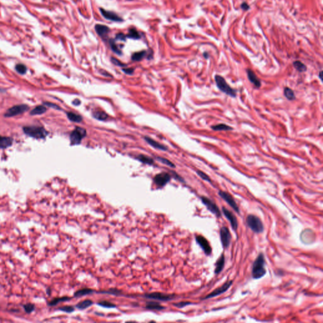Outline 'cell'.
Instances as JSON below:
<instances>
[{
  "instance_id": "6da1fadb",
  "label": "cell",
  "mask_w": 323,
  "mask_h": 323,
  "mask_svg": "<svg viewBox=\"0 0 323 323\" xmlns=\"http://www.w3.org/2000/svg\"><path fill=\"white\" fill-rule=\"evenodd\" d=\"M265 263L264 254L263 253H259L254 261L252 267V277L254 279H259L266 275Z\"/></svg>"
},
{
  "instance_id": "7a4b0ae2",
  "label": "cell",
  "mask_w": 323,
  "mask_h": 323,
  "mask_svg": "<svg viewBox=\"0 0 323 323\" xmlns=\"http://www.w3.org/2000/svg\"><path fill=\"white\" fill-rule=\"evenodd\" d=\"M215 81L220 91L231 97H236L237 91L227 83L225 79L223 76L216 75L215 76Z\"/></svg>"
},
{
  "instance_id": "3957f363",
  "label": "cell",
  "mask_w": 323,
  "mask_h": 323,
  "mask_svg": "<svg viewBox=\"0 0 323 323\" xmlns=\"http://www.w3.org/2000/svg\"><path fill=\"white\" fill-rule=\"evenodd\" d=\"M246 223L247 226L256 234H260L264 231V225L261 220L254 215H248Z\"/></svg>"
},
{
  "instance_id": "277c9868",
  "label": "cell",
  "mask_w": 323,
  "mask_h": 323,
  "mask_svg": "<svg viewBox=\"0 0 323 323\" xmlns=\"http://www.w3.org/2000/svg\"><path fill=\"white\" fill-rule=\"evenodd\" d=\"M23 130L27 135L36 139H43L48 135V132L41 127L26 126Z\"/></svg>"
},
{
  "instance_id": "5b68a950",
  "label": "cell",
  "mask_w": 323,
  "mask_h": 323,
  "mask_svg": "<svg viewBox=\"0 0 323 323\" xmlns=\"http://www.w3.org/2000/svg\"><path fill=\"white\" fill-rule=\"evenodd\" d=\"M29 109V107L27 105H25V104L17 105L9 109L5 113L4 115L6 118L13 117V116L22 114L23 112L27 111Z\"/></svg>"
},
{
  "instance_id": "8992f818",
  "label": "cell",
  "mask_w": 323,
  "mask_h": 323,
  "mask_svg": "<svg viewBox=\"0 0 323 323\" xmlns=\"http://www.w3.org/2000/svg\"><path fill=\"white\" fill-rule=\"evenodd\" d=\"M86 130L84 128L77 127L72 131L70 135V140L71 144L78 145L82 141V140L86 136Z\"/></svg>"
},
{
  "instance_id": "52a82bcc",
  "label": "cell",
  "mask_w": 323,
  "mask_h": 323,
  "mask_svg": "<svg viewBox=\"0 0 323 323\" xmlns=\"http://www.w3.org/2000/svg\"><path fill=\"white\" fill-rule=\"evenodd\" d=\"M201 200L202 203L206 206L207 208L210 212L213 213L214 215H216L217 217H221V212L220 209L218 208V206L215 204L211 200L207 198L206 196H201Z\"/></svg>"
},
{
  "instance_id": "ba28073f",
  "label": "cell",
  "mask_w": 323,
  "mask_h": 323,
  "mask_svg": "<svg viewBox=\"0 0 323 323\" xmlns=\"http://www.w3.org/2000/svg\"><path fill=\"white\" fill-rule=\"evenodd\" d=\"M144 297L147 299H154L161 301H169L174 299L175 295L174 294H164L160 292H154L151 293H146Z\"/></svg>"
},
{
  "instance_id": "9c48e42d",
  "label": "cell",
  "mask_w": 323,
  "mask_h": 323,
  "mask_svg": "<svg viewBox=\"0 0 323 323\" xmlns=\"http://www.w3.org/2000/svg\"><path fill=\"white\" fill-rule=\"evenodd\" d=\"M220 237L223 248H228L231 242V234L229 229L226 227H222L220 230Z\"/></svg>"
},
{
  "instance_id": "30bf717a",
  "label": "cell",
  "mask_w": 323,
  "mask_h": 323,
  "mask_svg": "<svg viewBox=\"0 0 323 323\" xmlns=\"http://www.w3.org/2000/svg\"><path fill=\"white\" fill-rule=\"evenodd\" d=\"M232 283H233V282L232 280L226 282L222 286L219 287V288L215 289L212 292H211L210 294L205 296V297L203 299V300H206V299L213 298L215 297H217V296H218V295H221L222 293H223L224 292H225L230 288V286L232 285Z\"/></svg>"
},
{
  "instance_id": "8fae6325",
  "label": "cell",
  "mask_w": 323,
  "mask_h": 323,
  "mask_svg": "<svg viewBox=\"0 0 323 323\" xmlns=\"http://www.w3.org/2000/svg\"><path fill=\"white\" fill-rule=\"evenodd\" d=\"M218 194L223 200H225L226 203L229 204V205L230 206L231 208H232L235 211L239 213V208L238 207V205L237 204L235 200L234 199V198H233L232 196H231L229 193L225 192V191H220L218 192Z\"/></svg>"
},
{
  "instance_id": "7c38bea8",
  "label": "cell",
  "mask_w": 323,
  "mask_h": 323,
  "mask_svg": "<svg viewBox=\"0 0 323 323\" xmlns=\"http://www.w3.org/2000/svg\"><path fill=\"white\" fill-rule=\"evenodd\" d=\"M196 240L198 244L201 247V249L203 250L204 253L206 255H210L212 251V249L210 246V244H209L208 241L206 240L203 236L198 235L196 236Z\"/></svg>"
},
{
  "instance_id": "4fadbf2b",
  "label": "cell",
  "mask_w": 323,
  "mask_h": 323,
  "mask_svg": "<svg viewBox=\"0 0 323 323\" xmlns=\"http://www.w3.org/2000/svg\"><path fill=\"white\" fill-rule=\"evenodd\" d=\"M222 211H223V215H225V217L230 222V225L233 230H234V231H236L238 228V223H237V220L235 215H234V213H232L230 211H229L227 208L225 207L222 208Z\"/></svg>"
},
{
  "instance_id": "5bb4252c",
  "label": "cell",
  "mask_w": 323,
  "mask_h": 323,
  "mask_svg": "<svg viewBox=\"0 0 323 323\" xmlns=\"http://www.w3.org/2000/svg\"><path fill=\"white\" fill-rule=\"evenodd\" d=\"M170 174L166 172H162L156 175L154 177L155 183L159 187H163L167 184L170 180Z\"/></svg>"
},
{
  "instance_id": "9a60e30c",
  "label": "cell",
  "mask_w": 323,
  "mask_h": 323,
  "mask_svg": "<svg viewBox=\"0 0 323 323\" xmlns=\"http://www.w3.org/2000/svg\"><path fill=\"white\" fill-rule=\"evenodd\" d=\"M100 12L102 15L107 20L115 22H122L124 21L121 17H120L119 16H118L117 14L113 12L107 11L105 10V9H103V8H100Z\"/></svg>"
},
{
  "instance_id": "2e32d148",
  "label": "cell",
  "mask_w": 323,
  "mask_h": 323,
  "mask_svg": "<svg viewBox=\"0 0 323 323\" xmlns=\"http://www.w3.org/2000/svg\"><path fill=\"white\" fill-rule=\"evenodd\" d=\"M246 72H247V75L249 82L252 84H253L256 88H259L261 87V80L259 79V78L257 76V75H256V73L254 72V71L250 69H247Z\"/></svg>"
},
{
  "instance_id": "e0dca14e",
  "label": "cell",
  "mask_w": 323,
  "mask_h": 323,
  "mask_svg": "<svg viewBox=\"0 0 323 323\" xmlns=\"http://www.w3.org/2000/svg\"><path fill=\"white\" fill-rule=\"evenodd\" d=\"M95 30L97 34L103 39L110 32V29L108 27L101 24H96L95 26Z\"/></svg>"
},
{
  "instance_id": "ac0fdd59",
  "label": "cell",
  "mask_w": 323,
  "mask_h": 323,
  "mask_svg": "<svg viewBox=\"0 0 323 323\" xmlns=\"http://www.w3.org/2000/svg\"><path fill=\"white\" fill-rule=\"evenodd\" d=\"M224 266H225V255L223 253L215 264V273L216 275L219 274L223 270Z\"/></svg>"
},
{
  "instance_id": "d6986e66",
  "label": "cell",
  "mask_w": 323,
  "mask_h": 323,
  "mask_svg": "<svg viewBox=\"0 0 323 323\" xmlns=\"http://www.w3.org/2000/svg\"><path fill=\"white\" fill-rule=\"evenodd\" d=\"M145 140H146V141L150 145H151V147H153L154 148H155L156 149L160 150H167V148L165 146L160 144V143H159L158 142L155 141L154 140H152L151 138H150L149 137H145Z\"/></svg>"
},
{
  "instance_id": "ffe728a7",
  "label": "cell",
  "mask_w": 323,
  "mask_h": 323,
  "mask_svg": "<svg viewBox=\"0 0 323 323\" xmlns=\"http://www.w3.org/2000/svg\"><path fill=\"white\" fill-rule=\"evenodd\" d=\"M13 143V139L10 137L0 136V148H6Z\"/></svg>"
},
{
  "instance_id": "44dd1931",
  "label": "cell",
  "mask_w": 323,
  "mask_h": 323,
  "mask_svg": "<svg viewBox=\"0 0 323 323\" xmlns=\"http://www.w3.org/2000/svg\"><path fill=\"white\" fill-rule=\"evenodd\" d=\"M93 303L94 302L92 300H90V299H87V300H83L82 302H79L78 303H77L76 305V307L80 310H84V309L88 308L89 307H91V306H92Z\"/></svg>"
},
{
  "instance_id": "7402d4cb",
  "label": "cell",
  "mask_w": 323,
  "mask_h": 323,
  "mask_svg": "<svg viewBox=\"0 0 323 323\" xmlns=\"http://www.w3.org/2000/svg\"><path fill=\"white\" fill-rule=\"evenodd\" d=\"M146 309H150V310H157V311H160V310H163L165 309V307H164L163 306H162L161 304H160L158 302H147V304H146V306H145Z\"/></svg>"
},
{
  "instance_id": "603a6c76",
  "label": "cell",
  "mask_w": 323,
  "mask_h": 323,
  "mask_svg": "<svg viewBox=\"0 0 323 323\" xmlns=\"http://www.w3.org/2000/svg\"><path fill=\"white\" fill-rule=\"evenodd\" d=\"M293 66L296 69L299 71V72H300V73L305 72V71H306L307 69L306 65L303 64L302 62L300 61H294L293 62Z\"/></svg>"
},
{
  "instance_id": "cb8c5ba5",
  "label": "cell",
  "mask_w": 323,
  "mask_h": 323,
  "mask_svg": "<svg viewBox=\"0 0 323 323\" xmlns=\"http://www.w3.org/2000/svg\"><path fill=\"white\" fill-rule=\"evenodd\" d=\"M211 128L214 131H231L233 128L225 124H219L217 125L211 126Z\"/></svg>"
},
{
  "instance_id": "d4e9b609",
  "label": "cell",
  "mask_w": 323,
  "mask_h": 323,
  "mask_svg": "<svg viewBox=\"0 0 323 323\" xmlns=\"http://www.w3.org/2000/svg\"><path fill=\"white\" fill-rule=\"evenodd\" d=\"M284 95L289 101H293L295 99V94L292 89L289 87H285L284 89Z\"/></svg>"
},
{
  "instance_id": "484cf974",
  "label": "cell",
  "mask_w": 323,
  "mask_h": 323,
  "mask_svg": "<svg viewBox=\"0 0 323 323\" xmlns=\"http://www.w3.org/2000/svg\"><path fill=\"white\" fill-rule=\"evenodd\" d=\"M67 116L68 119L72 122H80L82 121L83 118L82 116H81L79 114H77L76 113H74V112H68L67 113Z\"/></svg>"
},
{
  "instance_id": "4316f807",
  "label": "cell",
  "mask_w": 323,
  "mask_h": 323,
  "mask_svg": "<svg viewBox=\"0 0 323 323\" xmlns=\"http://www.w3.org/2000/svg\"><path fill=\"white\" fill-rule=\"evenodd\" d=\"M94 292V290L90 289H83L76 291L74 293V297H80L82 296H85L88 294H91Z\"/></svg>"
},
{
  "instance_id": "83f0119b",
  "label": "cell",
  "mask_w": 323,
  "mask_h": 323,
  "mask_svg": "<svg viewBox=\"0 0 323 323\" xmlns=\"http://www.w3.org/2000/svg\"><path fill=\"white\" fill-rule=\"evenodd\" d=\"M46 111H47V109L44 105H38L37 107H35L34 109H33L31 111L30 114L32 115H40V114H44V112H46Z\"/></svg>"
},
{
  "instance_id": "f1b7e54d",
  "label": "cell",
  "mask_w": 323,
  "mask_h": 323,
  "mask_svg": "<svg viewBox=\"0 0 323 323\" xmlns=\"http://www.w3.org/2000/svg\"><path fill=\"white\" fill-rule=\"evenodd\" d=\"M126 37L134 40H138L141 38V36L137 30L134 29H131L128 31V34L126 35Z\"/></svg>"
},
{
  "instance_id": "f546056e",
  "label": "cell",
  "mask_w": 323,
  "mask_h": 323,
  "mask_svg": "<svg viewBox=\"0 0 323 323\" xmlns=\"http://www.w3.org/2000/svg\"><path fill=\"white\" fill-rule=\"evenodd\" d=\"M147 55V52L145 51H142L140 52H137L134 53L131 56L132 60L134 61H141L143 58H144Z\"/></svg>"
},
{
  "instance_id": "4dcf8cb0",
  "label": "cell",
  "mask_w": 323,
  "mask_h": 323,
  "mask_svg": "<svg viewBox=\"0 0 323 323\" xmlns=\"http://www.w3.org/2000/svg\"><path fill=\"white\" fill-rule=\"evenodd\" d=\"M109 45L111 46V48L112 49V51L115 52V54H117V55H122V52L119 49V48H118V46H117V44H115V41L113 40V39H110L109 41Z\"/></svg>"
},
{
  "instance_id": "1f68e13d",
  "label": "cell",
  "mask_w": 323,
  "mask_h": 323,
  "mask_svg": "<svg viewBox=\"0 0 323 323\" xmlns=\"http://www.w3.org/2000/svg\"><path fill=\"white\" fill-rule=\"evenodd\" d=\"M71 299V298L68 297H61V298H56L55 299H53L52 301H51L48 304H49V306H56V305H57L60 302H65V301L69 300Z\"/></svg>"
},
{
  "instance_id": "d6a6232c",
  "label": "cell",
  "mask_w": 323,
  "mask_h": 323,
  "mask_svg": "<svg viewBox=\"0 0 323 323\" xmlns=\"http://www.w3.org/2000/svg\"><path fill=\"white\" fill-rule=\"evenodd\" d=\"M138 159L140 162H141L144 163V164L151 165V164H153V163H154V160H152V158H151L150 157H149L148 156H146V155H140L138 157Z\"/></svg>"
},
{
  "instance_id": "836d02e7",
  "label": "cell",
  "mask_w": 323,
  "mask_h": 323,
  "mask_svg": "<svg viewBox=\"0 0 323 323\" xmlns=\"http://www.w3.org/2000/svg\"><path fill=\"white\" fill-rule=\"evenodd\" d=\"M94 116L95 119L101 120V121L105 120L107 118V115L106 114V113L102 111H100L94 112Z\"/></svg>"
},
{
  "instance_id": "e575fe53",
  "label": "cell",
  "mask_w": 323,
  "mask_h": 323,
  "mask_svg": "<svg viewBox=\"0 0 323 323\" xmlns=\"http://www.w3.org/2000/svg\"><path fill=\"white\" fill-rule=\"evenodd\" d=\"M97 305H98V306H100L101 307H105V308H115L116 307V306L115 304L109 302V301H107V300H102V301H101L97 303Z\"/></svg>"
},
{
  "instance_id": "d590c367",
  "label": "cell",
  "mask_w": 323,
  "mask_h": 323,
  "mask_svg": "<svg viewBox=\"0 0 323 323\" xmlns=\"http://www.w3.org/2000/svg\"><path fill=\"white\" fill-rule=\"evenodd\" d=\"M196 173L203 179V180L207 181L208 183H211V179H210V177L207 174H206V173H204V172L201 171V170H198L196 171Z\"/></svg>"
},
{
  "instance_id": "8d00e7d4",
  "label": "cell",
  "mask_w": 323,
  "mask_h": 323,
  "mask_svg": "<svg viewBox=\"0 0 323 323\" xmlns=\"http://www.w3.org/2000/svg\"><path fill=\"white\" fill-rule=\"evenodd\" d=\"M157 159L160 161V162H162V164L167 165V166H169L170 167H172V168H174L176 166L172 162H170V160H167V158H162V157H157Z\"/></svg>"
},
{
  "instance_id": "74e56055",
  "label": "cell",
  "mask_w": 323,
  "mask_h": 323,
  "mask_svg": "<svg viewBox=\"0 0 323 323\" xmlns=\"http://www.w3.org/2000/svg\"><path fill=\"white\" fill-rule=\"evenodd\" d=\"M15 69L18 73L20 74H25L27 71L26 66L23 64H18L16 65Z\"/></svg>"
},
{
  "instance_id": "f35d334b",
  "label": "cell",
  "mask_w": 323,
  "mask_h": 323,
  "mask_svg": "<svg viewBox=\"0 0 323 323\" xmlns=\"http://www.w3.org/2000/svg\"><path fill=\"white\" fill-rule=\"evenodd\" d=\"M23 308L27 313H31L32 311H34L35 306L34 304L32 303H27L24 305Z\"/></svg>"
},
{
  "instance_id": "ab89813d",
  "label": "cell",
  "mask_w": 323,
  "mask_h": 323,
  "mask_svg": "<svg viewBox=\"0 0 323 323\" xmlns=\"http://www.w3.org/2000/svg\"><path fill=\"white\" fill-rule=\"evenodd\" d=\"M121 291L119 290H117V289H110L109 290H107V291H102V292H100V293H107V294H111V295H121Z\"/></svg>"
},
{
  "instance_id": "60d3db41",
  "label": "cell",
  "mask_w": 323,
  "mask_h": 323,
  "mask_svg": "<svg viewBox=\"0 0 323 323\" xmlns=\"http://www.w3.org/2000/svg\"><path fill=\"white\" fill-rule=\"evenodd\" d=\"M58 309L61 311L65 312L66 313H71V312H73L75 311L74 307L73 306H63V307H61Z\"/></svg>"
},
{
  "instance_id": "b9f144b4",
  "label": "cell",
  "mask_w": 323,
  "mask_h": 323,
  "mask_svg": "<svg viewBox=\"0 0 323 323\" xmlns=\"http://www.w3.org/2000/svg\"><path fill=\"white\" fill-rule=\"evenodd\" d=\"M193 303L192 302H179V303H174V306L177 307V308H183L187 306H189V305H191Z\"/></svg>"
},
{
  "instance_id": "7bdbcfd3",
  "label": "cell",
  "mask_w": 323,
  "mask_h": 323,
  "mask_svg": "<svg viewBox=\"0 0 323 323\" xmlns=\"http://www.w3.org/2000/svg\"><path fill=\"white\" fill-rule=\"evenodd\" d=\"M126 38H127L126 37V35H124L122 33L118 34L117 35H116V37H115L116 39L121 41H126Z\"/></svg>"
},
{
  "instance_id": "ee69618b",
  "label": "cell",
  "mask_w": 323,
  "mask_h": 323,
  "mask_svg": "<svg viewBox=\"0 0 323 323\" xmlns=\"http://www.w3.org/2000/svg\"><path fill=\"white\" fill-rule=\"evenodd\" d=\"M111 61L113 64H114L115 65H117V66H124L125 65L122 63V62L118 60L117 59H115V58H111Z\"/></svg>"
},
{
  "instance_id": "f6af8a7d",
  "label": "cell",
  "mask_w": 323,
  "mask_h": 323,
  "mask_svg": "<svg viewBox=\"0 0 323 323\" xmlns=\"http://www.w3.org/2000/svg\"><path fill=\"white\" fill-rule=\"evenodd\" d=\"M241 8L242 9V10L246 11L249 9V6L246 2H244L241 4Z\"/></svg>"
},
{
  "instance_id": "bcb514c9",
  "label": "cell",
  "mask_w": 323,
  "mask_h": 323,
  "mask_svg": "<svg viewBox=\"0 0 323 323\" xmlns=\"http://www.w3.org/2000/svg\"><path fill=\"white\" fill-rule=\"evenodd\" d=\"M44 104H45V105H48V106H49V107H54V108H55L56 109H60V107H59V106H58V105H56V104H52V103L46 102V103H45Z\"/></svg>"
},
{
  "instance_id": "7dc6e473",
  "label": "cell",
  "mask_w": 323,
  "mask_h": 323,
  "mask_svg": "<svg viewBox=\"0 0 323 323\" xmlns=\"http://www.w3.org/2000/svg\"><path fill=\"white\" fill-rule=\"evenodd\" d=\"M123 71L126 73V74H132L134 71V69L133 68H127V69H124Z\"/></svg>"
},
{
  "instance_id": "c3c4849f",
  "label": "cell",
  "mask_w": 323,
  "mask_h": 323,
  "mask_svg": "<svg viewBox=\"0 0 323 323\" xmlns=\"http://www.w3.org/2000/svg\"><path fill=\"white\" fill-rule=\"evenodd\" d=\"M203 56H204V58H206V59H208V58H209L208 53V52H204L203 53Z\"/></svg>"
},
{
  "instance_id": "681fc988",
  "label": "cell",
  "mask_w": 323,
  "mask_h": 323,
  "mask_svg": "<svg viewBox=\"0 0 323 323\" xmlns=\"http://www.w3.org/2000/svg\"><path fill=\"white\" fill-rule=\"evenodd\" d=\"M322 71H321L319 72V78L321 79V80H322Z\"/></svg>"
},
{
  "instance_id": "f907efd6",
  "label": "cell",
  "mask_w": 323,
  "mask_h": 323,
  "mask_svg": "<svg viewBox=\"0 0 323 323\" xmlns=\"http://www.w3.org/2000/svg\"><path fill=\"white\" fill-rule=\"evenodd\" d=\"M129 1H132V0H129Z\"/></svg>"
}]
</instances>
